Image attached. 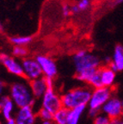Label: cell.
Returning <instances> with one entry per match:
<instances>
[{"label":"cell","mask_w":123,"mask_h":124,"mask_svg":"<svg viewBox=\"0 0 123 124\" xmlns=\"http://www.w3.org/2000/svg\"><path fill=\"white\" fill-rule=\"evenodd\" d=\"M5 124H16V123H15L14 118H12V119H10V120H8V121H5Z\"/></svg>","instance_id":"29"},{"label":"cell","mask_w":123,"mask_h":124,"mask_svg":"<svg viewBox=\"0 0 123 124\" xmlns=\"http://www.w3.org/2000/svg\"><path fill=\"white\" fill-rule=\"evenodd\" d=\"M61 12H62V15L65 16V17H67L69 16L71 14V6L67 4H65L62 5L61 7Z\"/></svg>","instance_id":"23"},{"label":"cell","mask_w":123,"mask_h":124,"mask_svg":"<svg viewBox=\"0 0 123 124\" xmlns=\"http://www.w3.org/2000/svg\"><path fill=\"white\" fill-rule=\"evenodd\" d=\"M0 64L12 75L23 77V69L22 62H19L15 57H12L5 53H0Z\"/></svg>","instance_id":"9"},{"label":"cell","mask_w":123,"mask_h":124,"mask_svg":"<svg viewBox=\"0 0 123 124\" xmlns=\"http://www.w3.org/2000/svg\"><path fill=\"white\" fill-rule=\"evenodd\" d=\"M69 109L62 107L57 112H55L53 116V122L55 124H67Z\"/></svg>","instance_id":"17"},{"label":"cell","mask_w":123,"mask_h":124,"mask_svg":"<svg viewBox=\"0 0 123 124\" xmlns=\"http://www.w3.org/2000/svg\"><path fill=\"white\" fill-rule=\"evenodd\" d=\"M35 60L40 65L43 77L54 79V78L58 74V67L54 59L45 54H39L35 57Z\"/></svg>","instance_id":"7"},{"label":"cell","mask_w":123,"mask_h":124,"mask_svg":"<svg viewBox=\"0 0 123 124\" xmlns=\"http://www.w3.org/2000/svg\"><path fill=\"white\" fill-rule=\"evenodd\" d=\"M90 4H91L90 0H79L78 2L77 3V5L79 10H80V11L86 10L90 7Z\"/></svg>","instance_id":"22"},{"label":"cell","mask_w":123,"mask_h":124,"mask_svg":"<svg viewBox=\"0 0 123 124\" xmlns=\"http://www.w3.org/2000/svg\"><path fill=\"white\" fill-rule=\"evenodd\" d=\"M28 49L26 46H14L12 49V54L13 57L18 59H23L27 58L28 56Z\"/></svg>","instance_id":"20"},{"label":"cell","mask_w":123,"mask_h":124,"mask_svg":"<svg viewBox=\"0 0 123 124\" xmlns=\"http://www.w3.org/2000/svg\"><path fill=\"white\" fill-rule=\"evenodd\" d=\"M101 112L109 117L110 119H116L122 117V100L116 96L111 98L102 106Z\"/></svg>","instance_id":"8"},{"label":"cell","mask_w":123,"mask_h":124,"mask_svg":"<svg viewBox=\"0 0 123 124\" xmlns=\"http://www.w3.org/2000/svg\"><path fill=\"white\" fill-rule=\"evenodd\" d=\"M3 30H4V26H3L2 23L0 22V32H3Z\"/></svg>","instance_id":"32"},{"label":"cell","mask_w":123,"mask_h":124,"mask_svg":"<svg viewBox=\"0 0 123 124\" xmlns=\"http://www.w3.org/2000/svg\"><path fill=\"white\" fill-rule=\"evenodd\" d=\"M29 85H30V89L33 95H34L36 100L37 99H41V97L44 96V94L48 89L45 77H41L40 78L30 81Z\"/></svg>","instance_id":"14"},{"label":"cell","mask_w":123,"mask_h":124,"mask_svg":"<svg viewBox=\"0 0 123 124\" xmlns=\"http://www.w3.org/2000/svg\"><path fill=\"white\" fill-rule=\"evenodd\" d=\"M0 124H2V122H0Z\"/></svg>","instance_id":"35"},{"label":"cell","mask_w":123,"mask_h":124,"mask_svg":"<svg viewBox=\"0 0 123 124\" xmlns=\"http://www.w3.org/2000/svg\"><path fill=\"white\" fill-rule=\"evenodd\" d=\"M71 14H78L79 12H80V10H79L78 7H77V4H73V5L71 6Z\"/></svg>","instance_id":"27"},{"label":"cell","mask_w":123,"mask_h":124,"mask_svg":"<svg viewBox=\"0 0 123 124\" xmlns=\"http://www.w3.org/2000/svg\"><path fill=\"white\" fill-rule=\"evenodd\" d=\"M122 118H123V100H122Z\"/></svg>","instance_id":"33"},{"label":"cell","mask_w":123,"mask_h":124,"mask_svg":"<svg viewBox=\"0 0 123 124\" xmlns=\"http://www.w3.org/2000/svg\"><path fill=\"white\" fill-rule=\"evenodd\" d=\"M110 122L111 119L102 113H100L93 119V124H110Z\"/></svg>","instance_id":"21"},{"label":"cell","mask_w":123,"mask_h":124,"mask_svg":"<svg viewBox=\"0 0 123 124\" xmlns=\"http://www.w3.org/2000/svg\"><path fill=\"white\" fill-rule=\"evenodd\" d=\"M9 97L18 108L28 106L34 107L36 102L31 91L29 82L27 80H19L11 84L9 87Z\"/></svg>","instance_id":"1"},{"label":"cell","mask_w":123,"mask_h":124,"mask_svg":"<svg viewBox=\"0 0 123 124\" xmlns=\"http://www.w3.org/2000/svg\"><path fill=\"white\" fill-rule=\"evenodd\" d=\"M99 72L101 74L102 85L103 87L113 88L115 83L116 72L111 69L108 65H103L99 67Z\"/></svg>","instance_id":"13"},{"label":"cell","mask_w":123,"mask_h":124,"mask_svg":"<svg viewBox=\"0 0 123 124\" xmlns=\"http://www.w3.org/2000/svg\"><path fill=\"white\" fill-rule=\"evenodd\" d=\"M108 66L115 72L123 71V45L118 44L115 46L111 62Z\"/></svg>","instance_id":"12"},{"label":"cell","mask_w":123,"mask_h":124,"mask_svg":"<svg viewBox=\"0 0 123 124\" xmlns=\"http://www.w3.org/2000/svg\"><path fill=\"white\" fill-rule=\"evenodd\" d=\"M91 89L89 85L78 86L61 94L62 105L67 109H72L78 106H87L91 99Z\"/></svg>","instance_id":"2"},{"label":"cell","mask_w":123,"mask_h":124,"mask_svg":"<svg viewBox=\"0 0 123 124\" xmlns=\"http://www.w3.org/2000/svg\"><path fill=\"white\" fill-rule=\"evenodd\" d=\"M72 61L75 67L76 73L86 72L90 70H96L102 66V61L96 55L80 49L73 54Z\"/></svg>","instance_id":"3"},{"label":"cell","mask_w":123,"mask_h":124,"mask_svg":"<svg viewBox=\"0 0 123 124\" xmlns=\"http://www.w3.org/2000/svg\"><path fill=\"white\" fill-rule=\"evenodd\" d=\"M6 89H7V85H6L5 82L0 80V96L5 95L4 92H5Z\"/></svg>","instance_id":"25"},{"label":"cell","mask_w":123,"mask_h":124,"mask_svg":"<svg viewBox=\"0 0 123 124\" xmlns=\"http://www.w3.org/2000/svg\"><path fill=\"white\" fill-rule=\"evenodd\" d=\"M100 113H102L101 110L93 109V108H89V116H90V117H91V118H93V119H94L96 116H97Z\"/></svg>","instance_id":"24"},{"label":"cell","mask_w":123,"mask_h":124,"mask_svg":"<svg viewBox=\"0 0 123 124\" xmlns=\"http://www.w3.org/2000/svg\"><path fill=\"white\" fill-rule=\"evenodd\" d=\"M63 107L61 95L54 88L47 89L46 93L41 97V108L50 111L52 114L60 109Z\"/></svg>","instance_id":"5"},{"label":"cell","mask_w":123,"mask_h":124,"mask_svg":"<svg viewBox=\"0 0 123 124\" xmlns=\"http://www.w3.org/2000/svg\"><path fill=\"white\" fill-rule=\"evenodd\" d=\"M33 41V37L30 35H17L11 36L10 38V42L14 46H26Z\"/></svg>","instance_id":"16"},{"label":"cell","mask_w":123,"mask_h":124,"mask_svg":"<svg viewBox=\"0 0 123 124\" xmlns=\"http://www.w3.org/2000/svg\"><path fill=\"white\" fill-rule=\"evenodd\" d=\"M103 1H108V0H103Z\"/></svg>","instance_id":"34"},{"label":"cell","mask_w":123,"mask_h":124,"mask_svg":"<svg viewBox=\"0 0 123 124\" xmlns=\"http://www.w3.org/2000/svg\"><path fill=\"white\" fill-rule=\"evenodd\" d=\"M46 85H47L48 89L54 88V79H53V78H46Z\"/></svg>","instance_id":"26"},{"label":"cell","mask_w":123,"mask_h":124,"mask_svg":"<svg viewBox=\"0 0 123 124\" xmlns=\"http://www.w3.org/2000/svg\"><path fill=\"white\" fill-rule=\"evenodd\" d=\"M37 114V118L40 121V122H47V121H53V116L54 114L50 112V111L46 110L45 108L40 107L38 110L36 111Z\"/></svg>","instance_id":"19"},{"label":"cell","mask_w":123,"mask_h":124,"mask_svg":"<svg viewBox=\"0 0 123 124\" xmlns=\"http://www.w3.org/2000/svg\"><path fill=\"white\" fill-rule=\"evenodd\" d=\"M37 114L35 108L31 106L20 108L14 116L16 124H36Z\"/></svg>","instance_id":"10"},{"label":"cell","mask_w":123,"mask_h":124,"mask_svg":"<svg viewBox=\"0 0 123 124\" xmlns=\"http://www.w3.org/2000/svg\"><path fill=\"white\" fill-rule=\"evenodd\" d=\"M110 124H123V118H116V119H112Z\"/></svg>","instance_id":"28"},{"label":"cell","mask_w":123,"mask_h":124,"mask_svg":"<svg viewBox=\"0 0 123 124\" xmlns=\"http://www.w3.org/2000/svg\"><path fill=\"white\" fill-rule=\"evenodd\" d=\"M38 124H55L53 121H47V122H40Z\"/></svg>","instance_id":"31"},{"label":"cell","mask_w":123,"mask_h":124,"mask_svg":"<svg viewBox=\"0 0 123 124\" xmlns=\"http://www.w3.org/2000/svg\"><path fill=\"white\" fill-rule=\"evenodd\" d=\"M86 106H78L76 108L70 109L68 114V122L67 124H78L81 116H83L85 111Z\"/></svg>","instance_id":"15"},{"label":"cell","mask_w":123,"mask_h":124,"mask_svg":"<svg viewBox=\"0 0 123 124\" xmlns=\"http://www.w3.org/2000/svg\"><path fill=\"white\" fill-rule=\"evenodd\" d=\"M88 85L92 90L103 87L102 82V78H101V74H100V72H99V68H98V70L96 72V73L92 76L91 80L89 81Z\"/></svg>","instance_id":"18"},{"label":"cell","mask_w":123,"mask_h":124,"mask_svg":"<svg viewBox=\"0 0 123 124\" xmlns=\"http://www.w3.org/2000/svg\"><path fill=\"white\" fill-rule=\"evenodd\" d=\"M113 96H114L113 88L102 87V88H98V89L92 90L91 99H90L88 103L89 108L101 110L102 106Z\"/></svg>","instance_id":"4"},{"label":"cell","mask_w":123,"mask_h":124,"mask_svg":"<svg viewBox=\"0 0 123 124\" xmlns=\"http://www.w3.org/2000/svg\"><path fill=\"white\" fill-rule=\"evenodd\" d=\"M15 105L9 95L0 96V114L5 121L14 118Z\"/></svg>","instance_id":"11"},{"label":"cell","mask_w":123,"mask_h":124,"mask_svg":"<svg viewBox=\"0 0 123 124\" xmlns=\"http://www.w3.org/2000/svg\"><path fill=\"white\" fill-rule=\"evenodd\" d=\"M123 3V0H115L114 1V5H119Z\"/></svg>","instance_id":"30"},{"label":"cell","mask_w":123,"mask_h":124,"mask_svg":"<svg viewBox=\"0 0 123 124\" xmlns=\"http://www.w3.org/2000/svg\"><path fill=\"white\" fill-rule=\"evenodd\" d=\"M21 62L23 69V78L25 80L30 82L43 77L42 71L35 58L27 57L22 60Z\"/></svg>","instance_id":"6"}]
</instances>
